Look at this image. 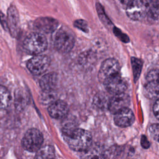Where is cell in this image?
<instances>
[{
	"label": "cell",
	"instance_id": "obj_1",
	"mask_svg": "<svg viewBox=\"0 0 159 159\" xmlns=\"http://www.w3.org/2000/svg\"><path fill=\"white\" fill-rule=\"evenodd\" d=\"M63 138L69 147L73 150L83 152L92 144L91 134L82 129L76 128L63 134Z\"/></svg>",
	"mask_w": 159,
	"mask_h": 159
},
{
	"label": "cell",
	"instance_id": "obj_2",
	"mask_svg": "<svg viewBox=\"0 0 159 159\" xmlns=\"http://www.w3.org/2000/svg\"><path fill=\"white\" fill-rule=\"evenodd\" d=\"M75 37L73 32L66 27L56 31L53 37V44L57 50L61 53L69 52L74 47Z\"/></svg>",
	"mask_w": 159,
	"mask_h": 159
},
{
	"label": "cell",
	"instance_id": "obj_3",
	"mask_svg": "<svg viewBox=\"0 0 159 159\" xmlns=\"http://www.w3.org/2000/svg\"><path fill=\"white\" fill-rule=\"evenodd\" d=\"M47 40L45 36L39 32L30 33L25 38L23 47L25 51L31 55H38L47 48Z\"/></svg>",
	"mask_w": 159,
	"mask_h": 159
},
{
	"label": "cell",
	"instance_id": "obj_4",
	"mask_svg": "<svg viewBox=\"0 0 159 159\" xmlns=\"http://www.w3.org/2000/svg\"><path fill=\"white\" fill-rule=\"evenodd\" d=\"M43 135L40 131L36 129H30L22 139V147L30 152H36L43 143Z\"/></svg>",
	"mask_w": 159,
	"mask_h": 159
},
{
	"label": "cell",
	"instance_id": "obj_5",
	"mask_svg": "<svg viewBox=\"0 0 159 159\" xmlns=\"http://www.w3.org/2000/svg\"><path fill=\"white\" fill-rule=\"evenodd\" d=\"M148 0H133L126 6L127 16L134 20H141L148 15Z\"/></svg>",
	"mask_w": 159,
	"mask_h": 159
},
{
	"label": "cell",
	"instance_id": "obj_6",
	"mask_svg": "<svg viewBox=\"0 0 159 159\" xmlns=\"http://www.w3.org/2000/svg\"><path fill=\"white\" fill-rule=\"evenodd\" d=\"M119 71L120 65L116 59H106L101 65L98 73V79L101 83H104L110 77L119 74Z\"/></svg>",
	"mask_w": 159,
	"mask_h": 159
},
{
	"label": "cell",
	"instance_id": "obj_7",
	"mask_svg": "<svg viewBox=\"0 0 159 159\" xmlns=\"http://www.w3.org/2000/svg\"><path fill=\"white\" fill-rule=\"evenodd\" d=\"M50 61L48 57L37 55L28 61L27 67L32 73L39 75L47 71L50 65Z\"/></svg>",
	"mask_w": 159,
	"mask_h": 159
},
{
	"label": "cell",
	"instance_id": "obj_8",
	"mask_svg": "<svg viewBox=\"0 0 159 159\" xmlns=\"http://www.w3.org/2000/svg\"><path fill=\"white\" fill-rule=\"evenodd\" d=\"M103 83L106 90L114 94L124 93L127 89L126 82L120 76V73L110 77Z\"/></svg>",
	"mask_w": 159,
	"mask_h": 159
},
{
	"label": "cell",
	"instance_id": "obj_9",
	"mask_svg": "<svg viewBox=\"0 0 159 159\" xmlns=\"http://www.w3.org/2000/svg\"><path fill=\"white\" fill-rule=\"evenodd\" d=\"M130 102V99L129 96L124 92L116 94L110 98L108 109L111 112L115 114L124 108L128 107Z\"/></svg>",
	"mask_w": 159,
	"mask_h": 159
},
{
	"label": "cell",
	"instance_id": "obj_10",
	"mask_svg": "<svg viewBox=\"0 0 159 159\" xmlns=\"http://www.w3.org/2000/svg\"><path fill=\"white\" fill-rule=\"evenodd\" d=\"M7 23L11 36L16 37L19 30V17L16 7L13 5L11 6L7 10Z\"/></svg>",
	"mask_w": 159,
	"mask_h": 159
},
{
	"label": "cell",
	"instance_id": "obj_11",
	"mask_svg": "<svg viewBox=\"0 0 159 159\" xmlns=\"http://www.w3.org/2000/svg\"><path fill=\"white\" fill-rule=\"evenodd\" d=\"M58 22L52 17H43L37 19L34 22V27L39 31L43 33H52L56 30Z\"/></svg>",
	"mask_w": 159,
	"mask_h": 159
},
{
	"label": "cell",
	"instance_id": "obj_12",
	"mask_svg": "<svg viewBox=\"0 0 159 159\" xmlns=\"http://www.w3.org/2000/svg\"><path fill=\"white\" fill-rule=\"evenodd\" d=\"M134 119L135 116L133 112L128 107L124 108L114 114V122L121 127L130 126L133 124Z\"/></svg>",
	"mask_w": 159,
	"mask_h": 159
},
{
	"label": "cell",
	"instance_id": "obj_13",
	"mask_svg": "<svg viewBox=\"0 0 159 159\" xmlns=\"http://www.w3.org/2000/svg\"><path fill=\"white\" fill-rule=\"evenodd\" d=\"M69 111V108L66 102L58 100L52 102L48 107V112L50 116L55 119H60L65 118Z\"/></svg>",
	"mask_w": 159,
	"mask_h": 159
},
{
	"label": "cell",
	"instance_id": "obj_14",
	"mask_svg": "<svg viewBox=\"0 0 159 159\" xmlns=\"http://www.w3.org/2000/svg\"><path fill=\"white\" fill-rule=\"evenodd\" d=\"M81 159H105L104 149L98 145H91L81 152Z\"/></svg>",
	"mask_w": 159,
	"mask_h": 159
},
{
	"label": "cell",
	"instance_id": "obj_15",
	"mask_svg": "<svg viewBox=\"0 0 159 159\" xmlns=\"http://www.w3.org/2000/svg\"><path fill=\"white\" fill-rule=\"evenodd\" d=\"M57 75L55 73H48L43 75L40 80V86L45 92H50L57 84Z\"/></svg>",
	"mask_w": 159,
	"mask_h": 159
},
{
	"label": "cell",
	"instance_id": "obj_16",
	"mask_svg": "<svg viewBox=\"0 0 159 159\" xmlns=\"http://www.w3.org/2000/svg\"><path fill=\"white\" fill-rule=\"evenodd\" d=\"M55 150L51 145L41 147L37 152L34 159H54Z\"/></svg>",
	"mask_w": 159,
	"mask_h": 159
},
{
	"label": "cell",
	"instance_id": "obj_17",
	"mask_svg": "<svg viewBox=\"0 0 159 159\" xmlns=\"http://www.w3.org/2000/svg\"><path fill=\"white\" fill-rule=\"evenodd\" d=\"M146 96L152 99L159 98V81H148L145 86Z\"/></svg>",
	"mask_w": 159,
	"mask_h": 159
},
{
	"label": "cell",
	"instance_id": "obj_18",
	"mask_svg": "<svg viewBox=\"0 0 159 159\" xmlns=\"http://www.w3.org/2000/svg\"><path fill=\"white\" fill-rule=\"evenodd\" d=\"M11 100V94L8 89L3 86H0V110L7 108L10 104Z\"/></svg>",
	"mask_w": 159,
	"mask_h": 159
},
{
	"label": "cell",
	"instance_id": "obj_19",
	"mask_svg": "<svg viewBox=\"0 0 159 159\" xmlns=\"http://www.w3.org/2000/svg\"><path fill=\"white\" fill-rule=\"evenodd\" d=\"M148 15L155 20H159V0L148 1Z\"/></svg>",
	"mask_w": 159,
	"mask_h": 159
},
{
	"label": "cell",
	"instance_id": "obj_20",
	"mask_svg": "<svg viewBox=\"0 0 159 159\" xmlns=\"http://www.w3.org/2000/svg\"><path fill=\"white\" fill-rule=\"evenodd\" d=\"M122 152V148L119 146H111L106 150H104L105 159H115Z\"/></svg>",
	"mask_w": 159,
	"mask_h": 159
},
{
	"label": "cell",
	"instance_id": "obj_21",
	"mask_svg": "<svg viewBox=\"0 0 159 159\" xmlns=\"http://www.w3.org/2000/svg\"><path fill=\"white\" fill-rule=\"evenodd\" d=\"M131 64L133 70L134 81H136V80H137L140 76L142 68V63L140 60L132 57L131 58Z\"/></svg>",
	"mask_w": 159,
	"mask_h": 159
},
{
	"label": "cell",
	"instance_id": "obj_22",
	"mask_svg": "<svg viewBox=\"0 0 159 159\" xmlns=\"http://www.w3.org/2000/svg\"><path fill=\"white\" fill-rule=\"evenodd\" d=\"M107 97L104 94H97L94 98V102L99 107H101V108L104 107H108L110 99H108L107 98Z\"/></svg>",
	"mask_w": 159,
	"mask_h": 159
},
{
	"label": "cell",
	"instance_id": "obj_23",
	"mask_svg": "<svg viewBox=\"0 0 159 159\" xmlns=\"http://www.w3.org/2000/svg\"><path fill=\"white\" fill-rule=\"evenodd\" d=\"M150 136L157 142H159V124H153L149 127Z\"/></svg>",
	"mask_w": 159,
	"mask_h": 159
},
{
	"label": "cell",
	"instance_id": "obj_24",
	"mask_svg": "<svg viewBox=\"0 0 159 159\" xmlns=\"http://www.w3.org/2000/svg\"><path fill=\"white\" fill-rule=\"evenodd\" d=\"M147 78L148 81H159V71L157 70H152L150 71L147 74Z\"/></svg>",
	"mask_w": 159,
	"mask_h": 159
},
{
	"label": "cell",
	"instance_id": "obj_25",
	"mask_svg": "<svg viewBox=\"0 0 159 159\" xmlns=\"http://www.w3.org/2000/svg\"><path fill=\"white\" fill-rule=\"evenodd\" d=\"M96 7H97V9H98L97 11H98L99 16L100 17V18L101 19V21H102V22L104 23V24H109L111 22L107 19V17L106 16V15L104 14V11L103 10L102 7H101V6H100V4H98V6H96Z\"/></svg>",
	"mask_w": 159,
	"mask_h": 159
},
{
	"label": "cell",
	"instance_id": "obj_26",
	"mask_svg": "<svg viewBox=\"0 0 159 159\" xmlns=\"http://www.w3.org/2000/svg\"><path fill=\"white\" fill-rule=\"evenodd\" d=\"M74 26L81 30L87 32L88 31V24L83 20H76L74 22Z\"/></svg>",
	"mask_w": 159,
	"mask_h": 159
},
{
	"label": "cell",
	"instance_id": "obj_27",
	"mask_svg": "<svg viewBox=\"0 0 159 159\" xmlns=\"http://www.w3.org/2000/svg\"><path fill=\"white\" fill-rule=\"evenodd\" d=\"M114 32L116 34V35L120 39V40H122L123 42H129L128 37L125 34H123L120 30H119V29L115 28L114 29Z\"/></svg>",
	"mask_w": 159,
	"mask_h": 159
},
{
	"label": "cell",
	"instance_id": "obj_28",
	"mask_svg": "<svg viewBox=\"0 0 159 159\" xmlns=\"http://www.w3.org/2000/svg\"><path fill=\"white\" fill-rule=\"evenodd\" d=\"M0 23L4 30H8L7 19L6 18L4 14L2 12H0Z\"/></svg>",
	"mask_w": 159,
	"mask_h": 159
},
{
	"label": "cell",
	"instance_id": "obj_29",
	"mask_svg": "<svg viewBox=\"0 0 159 159\" xmlns=\"http://www.w3.org/2000/svg\"><path fill=\"white\" fill-rule=\"evenodd\" d=\"M153 111L154 115L159 120V98L157 99L155 102L153 107Z\"/></svg>",
	"mask_w": 159,
	"mask_h": 159
},
{
	"label": "cell",
	"instance_id": "obj_30",
	"mask_svg": "<svg viewBox=\"0 0 159 159\" xmlns=\"http://www.w3.org/2000/svg\"><path fill=\"white\" fill-rule=\"evenodd\" d=\"M141 145L145 148H148L150 146V142L145 135H143L141 137Z\"/></svg>",
	"mask_w": 159,
	"mask_h": 159
},
{
	"label": "cell",
	"instance_id": "obj_31",
	"mask_svg": "<svg viewBox=\"0 0 159 159\" xmlns=\"http://www.w3.org/2000/svg\"><path fill=\"white\" fill-rule=\"evenodd\" d=\"M132 1H133V0H119L120 2L122 5L125 6H127L130 2H131Z\"/></svg>",
	"mask_w": 159,
	"mask_h": 159
}]
</instances>
